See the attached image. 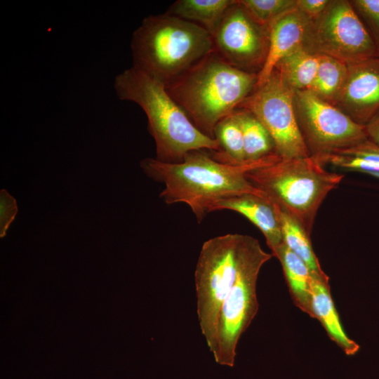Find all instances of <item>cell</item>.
Masks as SVG:
<instances>
[{"label": "cell", "mask_w": 379, "mask_h": 379, "mask_svg": "<svg viewBox=\"0 0 379 379\" xmlns=\"http://www.w3.org/2000/svg\"><path fill=\"white\" fill-rule=\"evenodd\" d=\"M203 150L187 154L182 161L168 163L147 158L140 166L147 175L162 182L160 197L168 204L185 203L199 222L212 205L225 198L243 194L263 195L246 178V172L281 159L273 154L240 164L219 161Z\"/></svg>", "instance_id": "obj_1"}, {"label": "cell", "mask_w": 379, "mask_h": 379, "mask_svg": "<svg viewBox=\"0 0 379 379\" xmlns=\"http://www.w3.org/2000/svg\"><path fill=\"white\" fill-rule=\"evenodd\" d=\"M331 0H296V8L310 18L321 14Z\"/></svg>", "instance_id": "obj_27"}, {"label": "cell", "mask_w": 379, "mask_h": 379, "mask_svg": "<svg viewBox=\"0 0 379 379\" xmlns=\"http://www.w3.org/2000/svg\"><path fill=\"white\" fill-rule=\"evenodd\" d=\"M277 208L284 244L305 262L312 276L329 279L313 251L310 235L295 218L278 206Z\"/></svg>", "instance_id": "obj_19"}, {"label": "cell", "mask_w": 379, "mask_h": 379, "mask_svg": "<svg viewBox=\"0 0 379 379\" xmlns=\"http://www.w3.org/2000/svg\"><path fill=\"white\" fill-rule=\"evenodd\" d=\"M333 105L362 126L379 113V57L347 65L345 82Z\"/></svg>", "instance_id": "obj_12"}, {"label": "cell", "mask_w": 379, "mask_h": 379, "mask_svg": "<svg viewBox=\"0 0 379 379\" xmlns=\"http://www.w3.org/2000/svg\"><path fill=\"white\" fill-rule=\"evenodd\" d=\"M280 262L291 297L295 305L313 318L311 302L312 273L295 253L284 242L273 253Z\"/></svg>", "instance_id": "obj_16"}, {"label": "cell", "mask_w": 379, "mask_h": 379, "mask_svg": "<svg viewBox=\"0 0 379 379\" xmlns=\"http://www.w3.org/2000/svg\"><path fill=\"white\" fill-rule=\"evenodd\" d=\"M310 21V18L295 8L269 25L268 52L255 87L270 77L281 58L302 44Z\"/></svg>", "instance_id": "obj_14"}, {"label": "cell", "mask_w": 379, "mask_h": 379, "mask_svg": "<svg viewBox=\"0 0 379 379\" xmlns=\"http://www.w3.org/2000/svg\"><path fill=\"white\" fill-rule=\"evenodd\" d=\"M213 134L220 148L219 152H215V159L232 164L247 162L241 128L234 112L217 124Z\"/></svg>", "instance_id": "obj_21"}, {"label": "cell", "mask_w": 379, "mask_h": 379, "mask_svg": "<svg viewBox=\"0 0 379 379\" xmlns=\"http://www.w3.org/2000/svg\"><path fill=\"white\" fill-rule=\"evenodd\" d=\"M247 235L227 234L206 241L194 272L199 328L213 352L222 305L234 285Z\"/></svg>", "instance_id": "obj_6"}, {"label": "cell", "mask_w": 379, "mask_h": 379, "mask_svg": "<svg viewBox=\"0 0 379 379\" xmlns=\"http://www.w3.org/2000/svg\"><path fill=\"white\" fill-rule=\"evenodd\" d=\"M365 126L368 139L379 146V113Z\"/></svg>", "instance_id": "obj_28"}, {"label": "cell", "mask_w": 379, "mask_h": 379, "mask_svg": "<svg viewBox=\"0 0 379 379\" xmlns=\"http://www.w3.org/2000/svg\"><path fill=\"white\" fill-rule=\"evenodd\" d=\"M301 46L312 54L328 55L347 65L379 57L373 40L347 0H331L321 14L310 18Z\"/></svg>", "instance_id": "obj_8"}, {"label": "cell", "mask_w": 379, "mask_h": 379, "mask_svg": "<svg viewBox=\"0 0 379 379\" xmlns=\"http://www.w3.org/2000/svg\"><path fill=\"white\" fill-rule=\"evenodd\" d=\"M131 47L133 67L165 86L215 51L208 31L168 13L143 19Z\"/></svg>", "instance_id": "obj_4"}, {"label": "cell", "mask_w": 379, "mask_h": 379, "mask_svg": "<svg viewBox=\"0 0 379 379\" xmlns=\"http://www.w3.org/2000/svg\"><path fill=\"white\" fill-rule=\"evenodd\" d=\"M236 0H178L168 8V13L194 22L212 35L228 8Z\"/></svg>", "instance_id": "obj_17"}, {"label": "cell", "mask_w": 379, "mask_h": 379, "mask_svg": "<svg viewBox=\"0 0 379 379\" xmlns=\"http://www.w3.org/2000/svg\"><path fill=\"white\" fill-rule=\"evenodd\" d=\"M311 302L313 318L319 320L329 338L347 355L355 354L359 345L345 332L331 294L329 279L312 276Z\"/></svg>", "instance_id": "obj_15"}, {"label": "cell", "mask_w": 379, "mask_h": 379, "mask_svg": "<svg viewBox=\"0 0 379 379\" xmlns=\"http://www.w3.org/2000/svg\"><path fill=\"white\" fill-rule=\"evenodd\" d=\"M225 209L237 212L253 223L264 234L272 253L284 243L277 206L265 194L248 193L222 199L212 205L209 213Z\"/></svg>", "instance_id": "obj_13"}, {"label": "cell", "mask_w": 379, "mask_h": 379, "mask_svg": "<svg viewBox=\"0 0 379 379\" xmlns=\"http://www.w3.org/2000/svg\"><path fill=\"white\" fill-rule=\"evenodd\" d=\"M272 256L262 248L258 239L247 235L236 281L219 313L212 354L220 365H234L239 340L258 310L259 272Z\"/></svg>", "instance_id": "obj_7"}, {"label": "cell", "mask_w": 379, "mask_h": 379, "mask_svg": "<svg viewBox=\"0 0 379 379\" xmlns=\"http://www.w3.org/2000/svg\"><path fill=\"white\" fill-rule=\"evenodd\" d=\"M212 37L215 51L230 65L251 73L262 69L268 52L269 27L256 22L238 0L226 11Z\"/></svg>", "instance_id": "obj_11"}, {"label": "cell", "mask_w": 379, "mask_h": 379, "mask_svg": "<svg viewBox=\"0 0 379 379\" xmlns=\"http://www.w3.org/2000/svg\"><path fill=\"white\" fill-rule=\"evenodd\" d=\"M294 91L277 69L239 105L253 114L270 133L281 159L310 157L296 120Z\"/></svg>", "instance_id": "obj_10"}, {"label": "cell", "mask_w": 379, "mask_h": 379, "mask_svg": "<svg viewBox=\"0 0 379 379\" xmlns=\"http://www.w3.org/2000/svg\"><path fill=\"white\" fill-rule=\"evenodd\" d=\"M319 55L312 54L299 46L275 67L285 82L294 91L309 90L315 79Z\"/></svg>", "instance_id": "obj_18"}, {"label": "cell", "mask_w": 379, "mask_h": 379, "mask_svg": "<svg viewBox=\"0 0 379 379\" xmlns=\"http://www.w3.org/2000/svg\"><path fill=\"white\" fill-rule=\"evenodd\" d=\"M18 206L15 199L4 189L0 193V236L3 237L15 218Z\"/></svg>", "instance_id": "obj_26"}, {"label": "cell", "mask_w": 379, "mask_h": 379, "mask_svg": "<svg viewBox=\"0 0 379 379\" xmlns=\"http://www.w3.org/2000/svg\"><path fill=\"white\" fill-rule=\"evenodd\" d=\"M246 177L270 201L295 218L310 236L321 203L344 175L326 170L308 157L281 158L246 172Z\"/></svg>", "instance_id": "obj_5"}, {"label": "cell", "mask_w": 379, "mask_h": 379, "mask_svg": "<svg viewBox=\"0 0 379 379\" xmlns=\"http://www.w3.org/2000/svg\"><path fill=\"white\" fill-rule=\"evenodd\" d=\"M257 75L230 65L214 51L166 88L194 126L214 138L217 124L254 90Z\"/></svg>", "instance_id": "obj_3"}, {"label": "cell", "mask_w": 379, "mask_h": 379, "mask_svg": "<svg viewBox=\"0 0 379 379\" xmlns=\"http://www.w3.org/2000/svg\"><path fill=\"white\" fill-rule=\"evenodd\" d=\"M312 158L322 166L330 164L337 168L364 172L379 178L378 160L364 159L340 154H331Z\"/></svg>", "instance_id": "obj_24"}, {"label": "cell", "mask_w": 379, "mask_h": 379, "mask_svg": "<svg viewBox=\"0 0 379 379\" xmlns=\"http://www.w3.org/2000/svg\"><path fill=\"white\" fill-rule=\"evenodd\" d=\"M298 125L310 157L338 153L368 139L366 126L309 90L295 91Z\"/></svg>", "instance_id": "obj_9"}, {"label": "cell", "mask_w": 379, "mask_h": 379, "mask_svg": "<svg viewBox=\"0 0 379 379\" xmlns=\"http://www.w3.org/2000/svg\"><path fill=\"white\" fill-rule=\"evenodd\" d=\"M242 131L245 159L253 161L276 154L273 140L261 122L248 111H234Z\"/></svg>", "instance_id": "obj_20"}, {"label": "cell", "mask_w": 379, "mask_h": 379, "mask_svg": "<svg viewBox=\"0 0 379 379\" xmlns=\"http://www.w3.org/2000/svg\"><path fill=\"white\" fill-rule=\"evenodd\" d=\"M347 65L334 58L320 55L319 67L309 91L333 104L346 78Z\"/></svg>", "instance_id": "obj_22"}, {"label": "cell", "mask_w": 379, "mask_h": 379, "mask_svg": "<svg viewBox=\"0 0 379 379\" xmlns=\"http://www.w3.org/2000/svg\"><path fill=\"white\" fill-rule=\"evenodd\" d=\"M379 53V0L350 1Z\"/></svg>", "instance_id": "obj_25"}, {"label": "cell", "mask_w": 379, "mask_h": 379, "mask_svg": "<svg viewBox=\"0 0 379 379\" xmlns=\"http://www.w3.org/2000/svg\"><path fill=\"white\" fill-rule=\"evenodd\" d=\"M114 86L120 100L135 102L145 112L156 159L177 163L192 151L220 150L218 141L194 126L166 86L140 69L133 66L124 70L115 77Z\"/></svg>", "instance_id": "obj_2"}, {"label": "cell", "mask_w": 379, "mask_h": 379, "mask_svg": "<svg viewBox=\"0 0 379 379\" xmlns=\"http://www.w3.org/2000/svg\"><path fill=\"white\" fill-rule=\"evenodd\" d=\"M258 24L269 27L277 18L296 8V0H238Z\"/></svg>", "instance_id": "obj_23"}]
</instances>
